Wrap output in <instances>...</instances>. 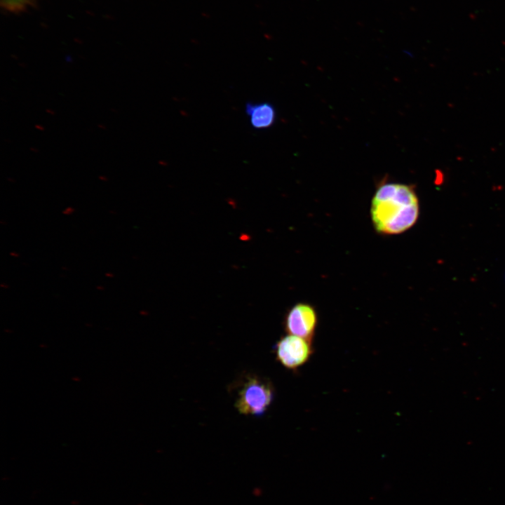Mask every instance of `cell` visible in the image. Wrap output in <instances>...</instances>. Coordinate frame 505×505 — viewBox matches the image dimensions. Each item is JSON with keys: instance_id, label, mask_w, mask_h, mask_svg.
<instances>
[{"instance_id": "6da1fadb", "label": "cell", "mask_w": 505, "mask_h": 505, "mask_svg": "<svg viewBox=\"0 0 505 505\" xmlns=\"http://www.w3.org/2000/svg\"><path fill=\"white\" fill-rule=\"evenodd\" d=\"M419 214V200L412 186L384 182L377 187L371 202L370 217L379 234H401L416 223Z\"/></svg>"}, {"instance_id": "7a4b0ae2", "label": "cell", "mask_w": 505, "mask_h": 505, "mask_svg": "<svg viewBox=\"0 0 505 505\" xmlns=\"http://www.w3.org/2000/svg\"><path fill=\"white\" fill-rule=\"evenodd\" d=\"M274 398L271 382L257 375H247L242 380L236 393L234 405L243 415H264Z\"/></svg>"}, {"instance_id": "3957f363", "label": "cell", "mask_w": 505, "mask_h": 505, "mask_svg": "<svg viewBox=\"0 0 505 505\" xmlns=\"http://www.w3.org/2000/svg\"><path fill=\"white\" fill-rule=\"evenodd\" d=\"M314 353L312 342L288 334L280 338L274 347L276 361L285 369L292 371L307 364Z\"/></svg>"}, {"instance_id": "277c9868", "label": "cell", "mask_w": 505, "mask_h": 505, "mask_svg": "<svg viewBox=\"0 0 505 505\" xmlns=\"http://www.w3.org/2000/svg\"><path fill=\"white\" fill-rule=\"evenodd\" d=\"M318 325L315 308L308 303H297L287 312L284 328L287 334L314 341Z\"/></svg>"}, {"instance_id": "5b68a950", "label": "cell", "mask_w": 505, "mask_h": 505, "mask_svg": "<svg viewBox=\"0 0 505 505\" xmlns=\"http://www.w3.org/2000/svg\"><path fill=\"white\" fill-rule=\"evenodd\" d=\"M245 113L255 129H266L271 127L276 120L274 107L269 102H247Z\"/></svg>"}, {"instance_id": "8992f818", "label": "cell", "mask_w": 505, "mask_h": 505, "mask_svg": "<svg viewBox=\"0 0 505 505\" xmlns=\"http://www.w3.org/2000/svg\"><path fill=\"white\" fill-rule=\"evenodd\" d=\"M38 0H1V6L6 11L22 13L32 8Z\"/></svg>"}]
</instances>
